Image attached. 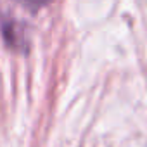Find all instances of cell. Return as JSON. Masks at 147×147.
I'll return each mask as SVG.
<instances>
[{
	"mask_svg": "<svg viewBox=\"0 0 147 147\" xmlns=\"http://www.w3.org/2000/svg\"><path fill=\"white\" fill-rule=\"evenodd\" d=\"M18 2H21L24 5H30V7H42V5L50 4L52 0H18Z\"/></svg>",
	"mask_w": 147,
	"mask_h": 147,
	"instance_id": "1",
	"label": "cell"
}]
</instances>
